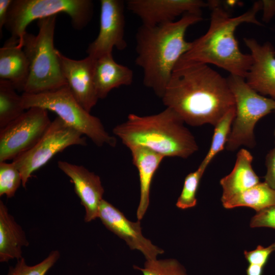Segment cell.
<instances>
[{
  "mask_svg": "<svg viewBox=\"0 0 275 275\" xmlns=\"http://www.w3.org/2000/svg\"><path fill=\"white\" fill-rule=\"evenodd\" d=\"M99 30L97 37L90 43L86 52L97 59L113 53L114 47L124 50L127 46L125 39V3L123 0H100Z\"/></svg>",
  "mask_w": 275,
  "mask_h": 275,
  "instance_id": "8fae6325",
  "label": "cell"
},
{
  "mask_svg": "<svg viewBox=\"0 0 275 275\" xmlns=\"http://www.w3.org/2000/svg\"><path fill=\"white\" fill-rule=\"evenodd\" d=\"M129 150L132 163L136 168L139 175L140 198L136 216L140 221L149 205L150 187L153 176L164 157L142 146L133 147Z\"/></svg>",
  "mask_w": 275,
  "mask_h": 275,
  "instance_id": "ac0fdd59",
  "label": "cell"
},
{
  "mask_svg": "<svg viewBox=\"0 0 275 275\" xmlns=\"http://www.w3.org/2000/svg\"><path fill=\"white\" fill-rule=\"evenodd\" d=\"M235 115V107L229 111L214 126L211 145L200 166L206 169L213 159L226 147Z\"/></svg>",
  "mask_w": 275,
  "mask_h": 275,
  "instance_id": "cb8c5ba5",
  "label": "cell"
},
{
  "mask_svg": "<svg viewBox=\"0 0 275 275\" xmlns=\"http://www.w3.org/2000/svg\"><path fill=\"white\" fill-rule=\"evenodd\" d=\"M125 4L142 24L149 26L175 21L181 15H202V9L208 6L201 0H128Z\"/></svg>",
  "mask_w": 275,
  "mask_h": 275,
  "instance_id": "7c38bea8",
  "label": "cell"
},
{
  "mask_svg": "<svg viewBox=\"0 0 275 275\" xmlns=\"http://www.w3.org/2000/svg\"><path fill=\"white\" fill-rule=\"evenodd\" d=\"M264 267L255 264H249L246 268V275H262Z\"/></svg>",
  "mask_w": 275,
  "mask_h": 275,
  "instance_id": "836d02e7",
  "label": "cell"
},
{
  "mask_svg": "<svg viewBox=\"0 0 275 275\" xmlns=\"http://www.w3.org/2000/svg\"><path fill=\"white\" fill-rule=\"evenodd\" d=\"M30 64L22 46L9 39L0 48V79L7 80L16 91L23 92Z\"/></svg>",
  "mask_w": 275,
  "mask_h": 275,
  "instance_id": "ffe728a7",
  "label": "cell"
},
{
  "mask_svg": "<svg viewBox=\"0 0 275 275\" xmlns=\"http://www.w3.org/2000/svg\"><path fill=\"white\" fill-rule=\"evenodd\" d=\"M266 173L264 182L275 189V148L271 149L265 157Z\"/></svg>",
  "mask_w": 275,
  "mask_h": 275,
  "instance_id": "4dcf8cb0",
  "label": "cell"
},
{
  "mask_svg": "<svg viewBox=\"0 0 275 275\" xmlns=\"http://www.w3.org/2000/svg\"><path fill=\"white\" fill-rule=\"evenodd\" d=\"M205 170L199 165L196 171L189 173L185 177L181 193L176 204L178 208L186 209L196 205L197 192Z\"/></svg>",
  "mask_w": 275,
  "mask_h": 275,
  "instance_id": "d4e9b609",
  "label": "cell"
},
{
  "mask_svg": "<svg viewBox=\"0 0 275 275\" xmlns=\"http://www.w3.org/2000/svg\"><path fill=\"white\" fill-rule=\"evenodd\" d=\"M133 71L116 62L113 53L95 59L94 77L99 99L105 98L114 89L130 86L133 81Z\"/></svg>",
  "mask_w": 275,
  "mask_h": 275,
  "instance_id": "e0dca14e",
  "label": "cell"
},
{
  "mask_svg": "<svg viewBox=\"0 0 275 275\" xmlns=\"http://www.w3.org/2000/svg\"><path fill=\"white\" fill-rule=\"evenodd\" d=\"M253 160L250 151L245 149L239 150L233 170L220 180L223 189L222 203L260 182L252 167Z\"/></svg>",
  "mask_w": 275,
  "mask_h": 275,
  "instance_id": "d6986e66",
  "label": "cell"
},
{
  "mask_svg": "<svg viewBox=\"0 0 275 275\" xmlns=\"http://www.w3.org/2000/svg\"><path fill=\"white\" fill-rule=\"evenodd\" d=\"M98 218L112 232L124 240L129 248L140 251L146 260L156 259L164 251L145 238L142 232L140 221L132 222L110 203L103 199L99 209Z\"/></svg>",
  "mask_w": 275,
  "mask_h": 275,
  "instance_id": "4fadbf2b",
  "label": "cell"
},
{
  "mask_svg": "<svg viewBox=\"0 0 275 275\" xmlns=\"http://www.w3.org/2000/svg\"><path fill=\"white\" fill-rule=\"evenodd\" d=\"M210 22L207 31L191 42L190 49L178 61L185 63L211 64L230 74L245 78L252 63L250 54L240 49L235 36L236 28L243 23L262 25L256 15L261 10V2L254 3L249 10L235 17L231 16L219 2L211 1Z\"/></svg>",
  "mask_w": 275,
  "mask_h": 275,
  "instance_id": "3957f363",
  "label": "cell"
},
{
  "mask_svg": "<svg viewBox=\"0 0 275 275\" xmlns=\"http://www.w3.org/2000/svg\"><path fill=\"white\" fill-rule=\"evenodd\" d=\"M57 15L38 20L39 31L24 34L22 48L30 64L29 75L22 93L38 94L67 86L58 51L54 46Z\"/></svg>",
  "mask_w": 275,
  "mask_h": 275,
  "instance_id": "5b68a950",
  "label": "cell"
},
{
  "mask_svg": "<svg viewBox=\"0 0 275 275\" xmlns=\"http://www.w3.org/2000/svg\"><path fill=\"white\" fill-rule=\"evenodd\" d=\"M227 79L235 101V115L226 149L234 151L241 146L253 148L255 126L260 119L274 111L275 100L257 93L242 77L230 74Z\"/></svg>",
  "mask_w": 275,
  "mask_h": 275,
  "instance_id": "ba28073f",
  "label": "cell"
},
{
  "mask_svg": "<svg viewBox=\"0 0 275 275\" xmlns=\"http://www.w3.org/2000/svg\"><path fill=\"white\" fill-rule=\"evenodd\" d=\"M48 111L31 107L0 130V162L13 160L31 149L49 128Z\"/></svg>",
  "mask_w": 275,
  "mask_h": 275,
  "instance_id": "30bf717a",
  "label": "cell"
},
{
  "mask_svg": "<svg viewBox=\"0 0 275 275\" xmlns=\"http://www.w3.org/2000/svg\"><path fill=\"white\" fill-rule=\"evenodd\" d=\"M83 135L57 117L35 146L12 160L21 173L22 186L25 188L32 173L57 153L71 146H86V139Z\"/></svg>",
  "mask_w": 275,
  "mask_h": 275,
  "instance_id": "9c48e42d",
  "label": "cell"
},
{
  "mask_svg": "<svg viewBox=\"0 0 275 275\" xmlns=\"http://www.w3.org/2000/svg\"><path fill=\"white\" fill-rule=\"evenodd\" d=\"M133 267L143 275H187L183 266L174 259L146 260L143 268L135 265Z\"/></svg>",
  "mask_w": 275,
  "mask_h": 275,
  "instance_id": "4316f807",
  "label": "cell"
},
{
  "mask_svg": "<svg viewBox=\"0 0 275 275\" xmlns=\"http://www.w3.org/2000/svg\"><path fill=\"white\" fill-rule=\"evenodd\" d=\"M60 257V253L59 251H52L40 262L30 266L26 264L22 257L17 260L14 266L9 267L7 275H46Z\"/></svg>",
  "mask_w": 275,
  "mask_h": 275,
  "instance_id": "484cf974",
  "label": "cell"
},
{
  "mask_svg": "<svg viewBox=\"0 0 275 275\" xmlns=\"http://www.w3.org/2000/svg\"><path fill=\"white\" fill-rule=\"evenodd\" d=\"M12 0H0V36L3 35V29L5 26L10 6Z\"/></svg>",
  "mask_w": 275,
  "mask_h": 275,
  "instance_id": "d6a6232c",
  "label": "cell"
},
{
  "mask_svg": "<svg viewBox=\"0 0 275 275\" xmlns=\"http://www.w3.org/2000/svg\"><path fill=\"white\" fill-rule=\"evenodd\" d=\"M243 40L253 59L245 78L246 83L259 94L275 100L274 48L270 42L260 44L254 38Z\"/></svg>",
  "mask_w": 275,
  "mask_h": 275,
  "instance_id": "9a60e30c",
  "label": "cell"
},
{
  "mask_svg": "<svg viewBox=\"0 0 275 275\" xmlns=\"http://www.w3.org/2000/svg\"><path fill=\"white\" fill-rule=\"evenodd\" d=\"M275 251V241L270 245H258L251 251H244V255L249 264H255L264 267L271 254Z\"/></svg>",
  "mask_w": 275,
  "mask_h": 275,
  "instance_id": "f1b7e54d",
  "label": "cell"
},
{
  "mask_svg": "<svg viewBox=\"0 0 275 275\" xmlns=\"http://www.w3.org/2000/svg\"><path fill=\"white\" fill-rule=\"evenodd\" d=\"M21 95L25 109L38 107L51 111L96 146H116V138L108 133L98 117L91 115L78 103L67 86L48 92Z\"/></svg>",
  "mask_w": 275,
  "mask_h": 275,
  "instance_id": "8992f818",
  "label": "cell"
},
{
  "mask_svg": "<svg viewBox=\"0 0 275 275\" xmlns=\"http://www.w3.org/2000/svg\"><path fill=\"white\" fill-rule=\"evenodd\" d=\"M227 209L246 207L256 212L275 205V189L264 181L239 194L223 203Z\"/></svg>",
  "mask_w": 275,
  "mask_h": 275,
  "instance_id": "7402d4cb",
  "label": "cell"
},
{
  "mask_svg": "<svg viewBox=\"0 0 275 275\" xmlns=\"http://www.w3.org/2000/svg\"><path fill=\"white\" fill-rule=\"evenodd\" d=\"M261 2L262 20L268 22L275 15V0H263Z\"/></svg>",
  "mask_w": 275,
  "mask_h": 275,
  "instance_id": "1f68e13d",
  "label": "cell"
},
{
  "mask_svg": "<svg viewBox=\"0 0 275 275\" xmlns=\"http://www.w3.org/2000/svg\"><path fill=\"white\" fill-rule=\"evenodd\" d=\"M250 225L251 228L267 227L275 229V205L257 212Z\"/></svg>",
  "mask_w": 275,
  "mask_h": 275,
  "instance_id": "f546056e",
  "label": "cell"
},
{
  "mask_svg": "<svg viewBox=\"0 0 275 275\" xmlns=\"http://www.w3.org/2000/svg\"><path fill=\"white\" fill-rule=\"evenodd\" d=\"M274 112H275V110H274ZM274 135H275V131H274Z\"/></svg>",
  "mask_w": 275,
  "mask_h": 275,
  "instance_id": "e575fe53",
  "label": "cell"
},
{
  "mask_svg": "<svg viewBox=\"0 0 275 275\" xmlns=\"http://www.w3.org/2000/svg\"><path fill=\"white\" fill-rule=\"evenodd\" d=\"M185 124L173 109L166 107L151 115L130 114L113 132L128 149L142 146L164 157L187 158L199 150V146Z\"/></svg>",
  "mask_w": 275,
  "mask_h": 275,
  "instance_id": "277c9868",
  "label": "cell"
},
{
  "mask_svg": "<svg viewBox=\"0 0 275 275\" xmlns=\"http://www.w3.org/2000/svg\"><path fill=\"white\" fill-rule=\"evenodd\" d=\"M29 242L24 231L9 213L6 205L0 201V262L20 259L22 248Z\"/></svg>",
  "mask_w": 275,
  "mask_h": 275,
  "instance_id": "44dd1931",
  "label": "cell"
},
{
  "mask_svg": "<svg viewBox=\"0 0 275 275\" xmlns=\"http://www.w3.org/2000/svg\"><path fill=\"white\" fill-rule=\"evenodd\" d=\"M62 70L71 93L78 103L90 113L99 99L94 82L95 59L87 56L73 60L58 50Z\"/></svg>",
  "mask_w": 275,
  "mask_h": 275,
  "instance_id": "5bb4252c",
  "label": "cell"
},
{
  "mask_svg": "<svg viewBox=\"0 0 275 275\" xmlns=\"http://www.w3.org/2000/svg\"><path fill=\"white\" fill-rule=\"evenodd\" d=\"M202 20V15L188 13L177 21L138 28L135 63L143 70L144 85L158 97H162L175 66L191 46L185 37L187 29Z\"/></svg>",
  "mask_w": 275,
  "mask_h": 275,
  "instance_id": "7a4b0ae2",
  "label": "cell"
},
{
  "mask_svg": "<svg viewBox=\"0 0 275 275\" xmlns=\"http://www.w3.org/2000/svg\"><path fill=\"white\" fill-rule=\"evenodd\" d=\"M58 166L74 184L75 193L85 209V221L90 222L98 218L104 193L100 177L82 166L67 161L59 160Z\"/></svg>",
  "mask_w": 275,
  "mask_h": 275,
  "instance_id": "2e32d148",
  "label": "cell"
},
{
  "mask_svg": "<svg viewBox=\"0 0 275 275\" xmlns=\"http://www.w3.org/2000/svg\"><path fill=\"white\" fill-rule=\"evenodd\" d=\"M21 184V173L14 163L0 162V196L12 198Z\"/></svg>",
  "mask_w": 275,
  "mask_h": 275,
  "instance_id": "83f0119b",
  "label": "cell"
},
{
  "mask_svg": "<svg viewBox=\"0 0 275 275\" xmlns=\"http://www.w3.org/2000/svg\"><path fill=\"white\" fill-rule=\"evenodd\" d=\"M93 12L91 0H12L5 28L11 34L9 39L22 47L26 29L35 20L65 13L73 27L81 30L92 20Z\"/></svg>",
  "mask_w": 275,
  "mask_h": 275,
  "instance_id": "52a82bcc",
  "label": "cell"
},
{
  "mask_svg": "<svg viewBox=\"0 0 275 275\" xmlns=\"http://www.w3.org/2000/svg\"><path fill=\"white\" fill-rule=\"evenodd\" d=\"M22 95L12 83L0 79V130L24 112Z\"/></svg>",
  "mask_w": 275,
  "mask_h": 275,
  "instance_id": "603a6c76",
  "label": "cell"
},
{
  "mask_svg": "<svg viewBox=\"0 0 275 275\" xmlns=\"http://www.w3.org/2000/svg\"><path fill=\"white\" fill-rule=\"evenodd\" d=\"M185 124H215L235 107L227 79L207 64L178 61L161 98Z\"/></svg>",
  "mask_w": 275,
  "mask_h": 275,
  "instance_id": "6da1fadb",
  "label": "cell"
}]
</instances>
